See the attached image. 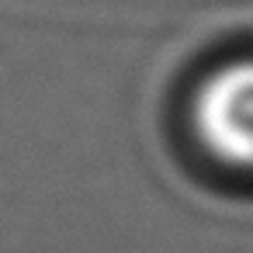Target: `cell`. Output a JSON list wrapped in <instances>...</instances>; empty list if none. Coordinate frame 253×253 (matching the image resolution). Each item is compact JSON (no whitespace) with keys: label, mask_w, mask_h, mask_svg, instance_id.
Wrapping results in <instances>:
<instances>
[{"label":"cell","mask_w":253,"mask_h":253,"mask_svg":"<svg viewBox=\"0 0 253 253\" xmlns=\"http://www.w3.org/2000/svg\"><path fill=\"white\" fill-rule=\"evenodd\" d=\"M198 128L222 160L253 167V63L225 66L205 84Z\"/></svg>","instance_id":"1"}]
</instances>
